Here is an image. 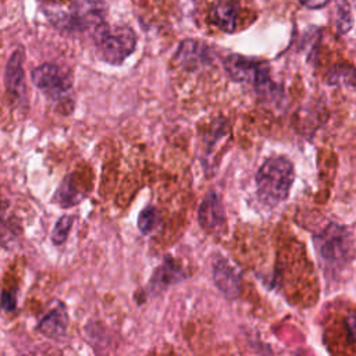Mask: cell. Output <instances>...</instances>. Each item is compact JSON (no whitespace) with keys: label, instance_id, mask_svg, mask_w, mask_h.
Here are the masks:
<instances>
[{"label":"cell","instance_id":"6","mask_svg":"<svg viewBox=\"0 0 356 356\" xmlns=\"http://www.w3.org/2000/svg\"><path fill=\"white\" fill-rule=\"evenodd\" d=\"M33 85L49 97H60L71 89V78L56 64H42L31 74Z\"/></svg>","mask_w":356,"mask_h":356},{"label":"cell","instance_id":"13","mask_svg":"<svg viewBox=\"0 0 356 356\" xmlns=\"http://www.w3.org/2000/svg\"><path fill=\"white\" fill-rule=\"evenodd\" d=\"M67 312L63 303H57L50 309L39 321L38 330L47 338L57 339L65 334L67 330Z\"/></svg>","mask_w":356,"mask_h":356},{"label":"cell","instance_id":"16","mask_svg":"<svg viewBox=\"0 0 356 356\" xmlns=\"http://www.w3.org/2000/svg\"><path fill=\"white\" fill-rule=\"evenodd\" d=\"M352 11L346 0H338L335 10V26L339 33H345L352 28Z\"/></svg>","mask_w":356,"mask_h":356},{"label":"cell","instance_id":"9","mask_svg":"<svg viewBox=\"0 0 356 356\" xmlns=\"http://www.w3.org/2000/svg\"><path fill=\"white\" fill-rule=\"evenodd\" d=\"M213 278L218 289L228 298L235 299L241 291V271L225 259H217L213 264Z\"/></svg>","mask_w":356,"mask_h":356},{"label":"cell","instance_id":"1","mask_svg":"<svg viewBox=\"0 0 356 356\" xmlns=\"http://www.w3.org/2000/svg\"><path fill=\"white\" fill-rule=\"evenodd\" d=\"M293 178V165L286 157L267 159L256 172L257 197L268 207L280 204L288 197Z\"/></svg>","mask_w":356,"mask_h":356},{"label":"cell","instance_id":"12","mask_svg":"<svg viewBox=\"0 0 356 356\" xmlns=\"http://www.w3.org/2000/svg\"><path fill=\"white\" fill-rule=\"evenodd\" d=\"M186 274L182 271V267L170 257L154 270L152 280H150V289L152 291H164L165 288L182 281Z\"/></svg>","mask_w":356,"mask_h":356},{"label":"cell","instance_id":"18","mask_svg":"<svg viewBox=\"0 0 356 356\" xmlns=\"http://www.w3.org/2000/svg\"><path fill=\"white\" fill-rule=\"evenodd\" d=\"M1 307L6 312H14L17 307V298H15V291H4L3 292V302Z\"/></svg>","mask_w":356,"mask_h":356},{"label":"cell","instance_id":"10","mask_svg":"<svg viewBox=\"0 0 356 356\" xmlns=\"http://www.w3.org/2000/svg\"><path fill=\"white\" fill-rule=\"evenodd\" d=\"M197 218L202 228H204L209 232H214L220 229L225 222V213H224L221 199L214 191L209 192L204 196L202 204L199 206Z\"/></svg>","mask_w":356,"mask_h":356},{"label":"cell","instance_id":"8","mask_svg":"<svg viewBox=\"0 0 356 356\" xmlns=\"http://www.w3.org/2000/svg\"><path fill=\"white\" fill-rule=\"evenodd\" d=\"M24 53L21 50H15L7 61L4 81L7 93L17 102H26V86L24 76Z\"/></svg>","mask_w":356,"mask_h":356},{"label":"cell","instance_id":"15","mask_svg":"<svg viewBox=\"0 0 356 356\" xmlns=\"http://www.w3.org/2000/svg\"><path fill=\"white\" fill-rule=\"evenodd\" d=\"M160 222V216L156 207L153 206H146L142 209L138 217V228L140 229L142 234H150L153 232Z\"/></svg>","mask_w":356,"mask_h":356},{"label":"cell","instance_id":"5","mask_svg":"<svg viewBox=\"0 0 356 356\" xmlns=\"http://www.w3.org/2000/svg\"><path fill=\"white\" fill-rule=\"evenodd\" d=\"M54 25L67 29V31H83L89 26H99L103 24L102 7L97 3L85 1L78 7H74L72 11L57 13L54 17H50Z\"/></svg>","mask_w":356,"mask_h":356},{"label":"cell","instance_id":"11","mask_svg":"<svg viewBox=\"0 0 356 356\" xmlns=\"http://www.w3.org/2000/svg\"><path fill=\"white\" fill-rule=\"evenodd\" d=\"M239 13L238 0H217L211 7V22L224 32H232L236 28Z\"/></svg>","mask_w":356,"mask_h":356},{"label":"cell","instance_id":"3","mask_svg":"<svg viewBox=\"0 0 356 356\" xmlns=\"http://www.w3.org/2000/svg\"><path fill=\"white\" fill-rule=\"evenodd\" d=\"M93 38L99 57L113 65H120L136 47V35L129 26L100 24L95 28Z\"/></svg>","mask_w":356,"mask_h":356},{"label":"cell","instance_id":"17","mask_svg":"<svg viewBox=\"0 0 356 356\" xmlns=\"http://www.w3.org/2000/svg\"><path fill=\"white\" fill-rule=\"evenodd\" d=\"M74 222V217L72 216H63L58 218V221L56 222L53 231H51V241L54 245H63L71 231Z\"/></svg>","mask_w":356,"mask_h":356},{"label":"cell","instance_id":"2","mask_svg":"<svg viewBox=\"0 0 356 356\" xmlns=\"http://www.w3.org/2000/svg\"><path fill=\"white\" fill-rule=\"evenodd\" d=\"M224 68L234 81L253 85L257 95L263 99L273 100L281 95V89L273 82L268 64L264 61L241 54H229L224 60Z\"/></svg>","mask_w":356,"mask_h":356},{"label":"cell","instance_id":"4","mask_svg":"<svg viewBox=\"0 0 356 356\" xmlns=\"http://www.w3.org/2000/svg\"><path fill=\"white\" fill-rule=\"evenodd\" d=\"M316 249L325 267L338 270L350 261V234L338 224H328L316 238Z\"/></svg>","mask_w":356,"mask_h":356},{"label":"cell","instance_id":"7","mask_svg":"<svg viewBox=\"0 0 356 356\" xmlns=\"http://www.w3.org/2000/svg\"><path fill=\"white\" fill-rule=\"evenodd\" d=\"M174 60L184 68L195 70L211 64L213 50L199 40L186 39L178 46Z\"/></svg>","mask_w":356,"mask_h":356},{"label":"cell","instance_id":"14","mask_svg":"<svg viewBox=\"0 0 356 356\" xmlns=\"http://www.w3.org/2000/svg\"><path fill=\"white\" fill-rule=\"evenodd\" d=\"M81 195L79 192L72 186L71 178H65L60 188L57 189V193L54 195V202H57L63 207H71L81 202Z\"/></svg>","mask_w":356,"mask_h":356},{"label":"cell","instance_id":"19","mask_svg":"<svg viewBox=\"0 0 356 356\" xmlns=\"http://www.w3.org/2000/svg\"><path fill=\"white\" fill-rule=\"evenodd\" d=\"M299 1L309 8H320V7H324L330 0H299Z\"/></svg>","mask_w":356,"mask_h":356}]
</instances>
